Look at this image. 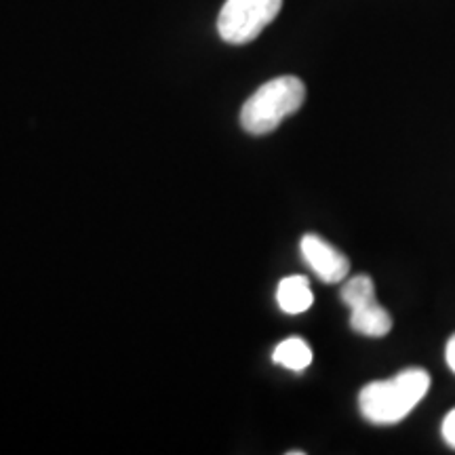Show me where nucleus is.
Instances as JSON below:
<instances>
[{
  "label": "nucleus",
  "mask_w": 455,
  "mask_h": 455,
  "mask_svg": "<svg viewBox=\"0 0 455 455\" xmlns=\"http://www.w3.org/2000/svg\"><path fill=\"white\" fill-rule=\"evenodd\" d=\"M430 388V375L424 369H405L395 378L371 382L358 395V407L367 422L378 426L405 419Z\"/></svg>",
  "instance_id": "f257e3e1"
},
{
  "label": "nucleus",
  "mask_w": 455,
  "mask_h": 455,
  "mask_svg": "<svg viewBox=\"0 0 455 455\" xmlns=\"http://www.w3.org/2000/svg\"><path fill=\"white\" fill-rule=\"evenodd\" d=\"M306 87L298 76H276L244 101L241 124L251 135H268L304 106Z\"/></svg>",
  "instance_id": "f03ea898"
},
{
  "label": "nucleus",
  "mask_w": 455,
  "mask_h": 455,
  "mask_svg": "<svg viewBox=\"0 0 455 455\" xmlns=\"http://www.w3.org/2000/svg\"><path fill=\"white\" fill-rule=\"evenodd\" d=\"M281 7L283 0H226L218 17L221 41L230 44L255 41L281 13Z\"/></svg>",
  "instance_id": "7ed1b4c3"
},
{
  "label": "nucleus",
  "mask_w": 455,
  "mask_h": 455,
  "mask_svg": "<svg viewBox=\"0 0 455 455\" xmlns=\"http://www.w3.org/2000/svg\"><path fill=\"white\" fill-rule=\"evenodd\" d=\"M301 255L312 272L321 278L323 283H339L348 276L350 261L344 253L338 251L333 244L316 235H306L299 243Z\"/></svg>",
  "instance_id": "20e7f679"
},
{
  "label": "nucleus",
  "mask_w": 455,
  "mask_h": 455,
  "mask_svg": "<svg viewBox=\"0 0 455 455\" xmlns=\"http://www.w3.org/2000/svg\"><path fill=\"white\" fill-rule=\"evenodd\" d=\"M350 327L365 338H384L390 333L392 318L388 310L378 304V299H367L350 308Z\"/></svg>",
  "instance_id": "39448f33"
},
{
  "label": "nucleus",
  "mask_w": 455,
  "mask_h": 455,
  "mask_svg": "<svg viewBox=\"0 0 455 455\" xmlns=\"http://www.w3.org/2000/svg\"><path fill=\"white\" fill-rule=\"evenodd\" d=\"M276 301L283 312L287 315H301L312 306L315 295H312L310 283L306 276H287L278 283Z\"/></svg>",
  "instance_id": "423d86ee"
},
{
  "label": "nucleus",
  "mask_w": 455,
  "mask_h": 455,
  "mask_svg": "<svg viewBox=\"0 0 455 455\" xmlns=\"http://www.w3.org/2000/svg\"><path fill=\"white\" fill-rule=\"evenodd\" d=\"M272 358L276 365L289 369V371H304L312 363V350L304 339L289 338L276 346Z\"/></svg>",
  "instance_id": "0eeeda50"
},
{
  "label": "nucleus",
  "mask_w": 455,
  "mask_h": 455,
  "mask_svg": "<svg viewBox=\"0 0 455 455\" xmlns=\"http://www.w3.org/2000/svg\"><path fill=\"white\" fill-rule=\"evenodd\" d=\"M373 298H375V284L371 278L365 275L348 278V281L344 283V287H341V301H344L348 308H355V306Z\"/></svg>",
  "instance_id": "6e6552de"
},
{
  "label": "nucleus",
  "mask_w": 455,
  "mask_h": 455,
  "mask_svg": "<svg viewBox=\"0 0 455 455\" xmlns=\"http://www.w3.org/2000/svg\"><path fill=\"white\" fill-rule=\"evenodd\" d=\"M443 439L449 447H455V409L447 413L445 422H443Z\"/></svg>",
  "instance_id": "1a4fd4ad"
},
{
  "label": "nucleus",
  "mask_w": 455,
  "mask_h": 455,
  "mask_svg": "<svg viewBox=\"0 0 455 455\" xmlns=\"http://www.w3.org/2000/svg\"><path fill=\"white\" fill-rule=\"evenodd\" d=\"M445 356H447V365L451 367V371L455 373V335L451 339H449V344H447V352H445Z\"/></svg>",
  "instance_id": "9d476101"
}]
</instances>
